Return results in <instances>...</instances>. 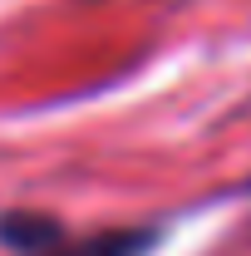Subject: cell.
<instances>
[{"label": "cell", "mask_w": 251, "mask_h": 256, "mask_svg": "<svg viewBox=\"0 0 251 256\" xmlns=\"http://www.w3.org/2000/svg\"><path fill=\"white\" fill-rule=\"evenodd\" d=\"M143 246V236H98V242H84V246H69L60 256H133Z\"/></svg>", "instance_id": "cell-1"}]
</instances>
